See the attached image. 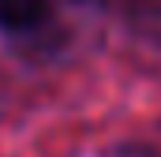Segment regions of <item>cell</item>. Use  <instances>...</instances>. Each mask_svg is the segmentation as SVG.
Segmentation results:
<instances>
[{
	"label": "cell",
	"instance_id": "1",
	"mask_svg": "<svg viewBox=\"0 0 161 157\" xmlns=\"http://www.w3.org/2000/svg\"><path fill=\"white\" fill-rule=\"evenodd\" d=\"M49 0H0V26L4 30H34L45 19Z\"/></svg>",
	"mask_w": 161,
	"mask_h": 157
}]
</instances>
